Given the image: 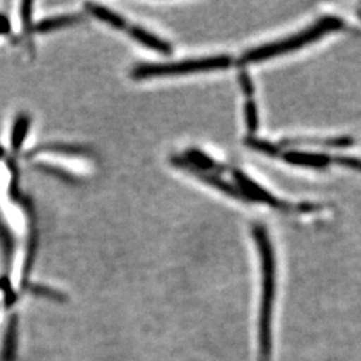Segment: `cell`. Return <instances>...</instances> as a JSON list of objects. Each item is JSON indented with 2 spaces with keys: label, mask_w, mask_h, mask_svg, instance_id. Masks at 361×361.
<instances>
[{
  "label": "cell",
  "mask_w": 361,
  "mask_h": 361,
  "mask_svg": "<svg viewBox=\"0 0 361 361\" xmlns=\"http://www.w3.org/2000/svg\"><path fill=\"white\" fill-rule=\"evenodd\" d=\"M255 240L257 243L258 250L261 253L262 264V297H261V314H259V350L261 361H271V307L274 298V284H276V264L271 249V241L268 238L267 229L261 225L253 229Z\"/></svg>",
  "instance_id": "obj_1"
},
{
  "label": "cell",
  "mask_w": 361,
  "mask_h": 361,
  "mask_svg": "<svg viewBox=\"0 0 361 361\" xmlns=\"http://www.w3.org/2000/svg\"><path fill=\"white\" fill-rule=\"evenodd\" d=\"M343 27V20L340 18L336 16H325L322 18L314 26H310V28L301 31L300 34L289 37V38L267 44V46H261L257 49H253L250 51L246 52L243 56L241 62L249 63V62H258V61H264L268 58H273L277 55H281L288 51H293L300 47L307 46L310 42H314L319 38H322L325 34L336 31L338 28Z\"/></svg>",
  "instance_id": "obj_2"
},
{
  "label": "cell",
  "mask_w": 361,
  "mask_h": 361,
  "mask_svg": "<svg viewBox=\"0 0 361 361\" xmlns=\"http://www.w3.org/2000/svg\"><path fill=\"white\" fill-rule=\"evenodd\" d=\"M231 58L228 56H212L201 59H189L177 63L166 65H140L133 70V78L146 79L153 77H170L178 74H188L195 71H207L216 68H226L231 66Z\"/></svg>",
  "instance_id": "obj_3"
},
{
  "label": "cell",
  "mask_w": 361,
  "mask_h": 361,
  "mask_svg": "<svg viewBox=\"0 0 361 361\" xmlns=\"http://www.w3.org/2000/svg\"><path fill=\"white\" fill-rule=\"evenodd\" d=\"M234 178L237 180L238 189L241 190V193H243L245 200L258 201V202H262V204H267L269 207H277V209H284V207H286L284 202H280L276 197H273L265 189L258 186L255 180H252L249 177H246L243 171L235 170L234 171Z\"/></svg>",
  "instance_id": "obj_4"
},
{
  "label": "cell",
  "mask_w": 361,
  "mask_h": 361,
  "mask_svg": "<svg viewBox=\"0 0 361 361\" xmlns=\"http://www.w3.org/2000/svg\"><path fill=\"white\" fill-rule=\"evenodd\" d=\"M284 159L292 165L316 169L325 168L334 161L329 155L312 154V153H301V152L285 153Z\"/></svg>",
  "instance_id": "obj_5"
},
{
  "label": "cell",
  "mask_w": 361,
  "mask_h": 361,
  "mask_svg": "<svg viewBox=\"0 0 361 361\" xmlns=\"http://www.w3.org/2000/svg\"><path fill=\"white\" fill-rule=\"evenodd\" d=\"M128 31H129L130 35L135 40H138L140 43L145 44L146 47L149 49H153L157 51L164 52V54H169L171 51V47L169 46V43H166L165 40H161L159 38H157L154 35L149 34L146 30L140 28V27H128Z\"/></svg>",
  "instance_id": "obj_6"
},
{
  "label": "cell",
  "mask_w": 361,
  "mask_h": 361,
  "mask_svg": "<svg viewBox=\"0 0 361 361\" xmlns=\"http://www.w3.org/2000/svg\"><path fill=\"white\" fill-rule=\"evenodd\" d=\"M86 7L90 10V13H92V15H95L98 19L104 20V23H107V25H110V26L116 27V28L128 30V26H126L125 20H123L121 16H118L116 13H113V11H109V10H106L102 6L94 4V3L86 4Z\"/></svg>",
  "instance_id": "obj_7"
},
{
  "label": "cell",
  "mask_w": 361,
  "mask_h": 361,
  "mask_svg": "<svg viewBox=\"0 0 361 361\" xmlns=\"http://www.w3.org/2000/svg\"><path fill=\"white\" fill-rule=\"evenodd\" d=\"M79 19H80V16H78V15L55 16V18H50V19L39 22L35 28H37V31H39V32H47V31H51V30H55V28L74 25V23H77Z\"/></svg>",
  "instance_id": "obj_8"
},
{
  "label": "cell",
  "mask_w": 361,
  "mask_h": 361,
  "mask_svg": "<svg viewBox=\"0 0 361 361\" xmlns=\"http://www.w3.org/2000/svg\"><path fill=\"white\" fill-rule=\"evenodd\" d=\"M30 126V119L27 116H19L13 123V135H11V145L15 152H19L22 143L26 138L27 131Z\"/></svg>",
  "instance_id": "obj_9"
},
{
  "label": "cell",
  "mask_w": 361,
  "mask_h": 361,
  "mask_svg": "<svg viewBox=\"0 0 361 361\" xmlns=\"http://www.w3.org/2000/svg\"><path fill=\"white\" fill-rule=\"evenodd\" d=\"M0 245L3 247L6 259L10 262L13 249V235H11L10 231L7 229L6 224L1 221V219H0Z\"/></svg>",
  "instance_id": "obj_10"
},
{
  "label": "cell",
  "mask_w": 361,
  "mask_h": 361,
  "mask_svg": "<svg viewBox=\"0 0 361 361\" xmlns=\"http://www.w3.org/2000/svg\"><path fill=\"white\" fill-rule=\"evenodd\" d=\"M39 152H54V153H62V154L83 155L87 154V152L80 150L79 147L68 146V145H44L37 149V153Z\"/></svg>",
  "instance_id": "obj_11"
},
{
  "label": "cell",
  "mask_w": 361,
  "mask_h": 361,
  "mask_svg": "<svg viewBox=\"0 0 361 361\" xmlns=\"http://www.w3.org/2000/svg\"><path fill=\"white\" fill-rule=\"evenodd\" d=\"M246 143H247L249 146H252L253 149H256V150L261 152V153H265V154L276 155L279 153V149H277L274 145H271V142H267V141H262V140L247 138Z\"/></svg>",
  "instance_id": "obj_12"
},
{
  "label": "cell",
  "mask_w": 361,
  "mask_h": 361,
  "mask_svg": "<svg viewBox=\"0 0 361 361\" xmlns=\"http://www.w3.org/2000/svg\"><path fill=\"white\" fill-rule=\"evenodd\" d=\"M245 119L247 129L250 131H256L258 126L257 107L255 102L249 101L245 104Z\"/></svg>",
  "instance_id": "obj_13"
},
{
  "label": "cell",
  "mask_w": 361,
  "mask_h": 361,
  "mask_svg": "<svg viewBox=\"0 0 361 361\" xmlns=\"http://www.w3.org/2000/svg\"><path fill=\"white\" fill-rule=\"evenodd\" d=\"M336 164L341 165V166H347L349 169H355V170H360L361 171V158H355V157H336Z\"/></svg>",
  "instance_id": "obj_14"
},
{
  "label": "cell",
  "mask_w": 361,
  "mask_h": 361,
  "mask_svg": "<svg viewBox=\"0 0 361 361\" xmlns=\"http://www.w3.org/2000/svg\"><path fill=\"white\" fill-rule=\"evenodd\" d=\"M240 80H241V85H243V89L245 90L246 94H252L253 92V85H252V80H250V78L249 75L246 74V73H243L241 74V78H240Z\"/></svg>",
  "instance_id": "obj_15"
},
{
  "label": "cell",
  "mask_w": 361,
  "mask_h": 361,
  "mask_svg": "<svg viewBox=\"0 0 361 361\" xmlns=\"http://www.w3.org/2000/svg\"><path fill=\"white\" fill-rule=\"evenodd\" d=\"M10 22H8V19L6 18V16H3V15H0V35H3V34H8L10 32Z\"/></svg>",
  "instance_id": "obj_16"
}]
</instances>
